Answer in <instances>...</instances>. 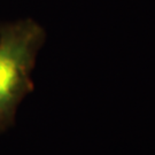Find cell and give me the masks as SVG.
<instances>
[{"instance_id":"6da1fadb","label":"cell","mask_w":155,"mask_h":155,"mask_svg":"<svg viewBox=\"0 0 155 155\" xmlns=\"http://www.w3.org/2000/svg\"><path fill=\"white\" fill-rule=\"evenodd\" d=\"M43 38V29L30 20L0 28V129L30 89V72Z\"/></svg>"}]
</instances>
